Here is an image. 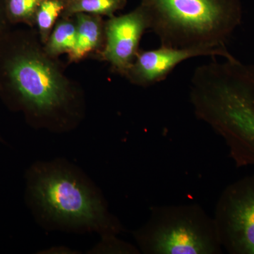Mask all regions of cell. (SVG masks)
<instances>
[{
    "mask_svg": "<svg viewBox=\"0 0 254 254\" xmlns=\"http://www.w3.org/2000/svg\"><path fill=\"white\" fill-rule=\"evenodd\" d=\"M43 0H6V14L11 24L23 23L35 28V18Z\"/></svg>",
    "mask_w": 254,
    "mask_h": 254,
    "instance_id": "13",
    "label": "cell"
},
{
    "mask_svg": "<svg viewBox=\"0 0 254 254\" xmlns=\"http://www.w3.org/2000/svg\"><path fill=\"white\" fill-rule=\"evenodd\" d=\"M42 210L50 218L73 226L95 228L114 235L121 230L98 195L69 172L48 168L38 173L32 187Z\"/></svg>",
    "mask_w": 254,
    "mask_h": 254,
    "instance_id": "4",
    "label": "cell"
},
{
    "mask_svg": "<svg viewBox=\"0 0 254 254\" xmlns=\"http://www.w3.org/2000/svg\"><path fill=\"white\" fill-rule=\"evenodd\" d=\"M213 218L223 250L254 254V173L224 190Z\"/></svg>",
    "mask_w": 254,
    "mask_h": 254,
    "instance_id": "5",
    "label": "cell"
},
{
    "mask_svg": "<svg viewBox=\"0 0 254 254\" xmlns=\"http://www.w3.org/2000/svg\"><path fill=\"white\" fill-rule=\"evenodd\" d=\"M227 147L237 166L254 165V110L239 124Z\"/></svg>",
    "mask_w": 254,
    "mask_h": 254,
    "instance_id": "9",
    "label": "cell"
},
{
    "mask_svg": "<svg viewBox=\"0 0 254 254\" xmlns=\"http://www.w3.org/2000/svg\"><path fill=\"white\" fill-rule=\"evenodd\" d=\"M150 29L148 12L140 4L127 14L105 20L104 48L96 59L109 64L113 72L125 76L140 51V42Z\"/></svg>",
    "mask_w": 254,
    "mask_h": 254,
    "instance_id": "6",
    "label": "cell"
},
{
    "mask_svg": "<svg viewBox=\"0 0 254 254\" xmlns=\"http://www.w3.org/2000/svg\"><path fill=\"white\" fill-rule=\"evenodd\" d=\"M199 56H222L226 58L223 53L216 50L165 46L154 50H140L136 60L124 77L136 86L149 87L165 80L182 62Z\"/></svg>",
    "mask_w": 254,
    "mask_h": 254,
    "instance_id": "7",
    "label": "cell"
},
{
    "mask_svg": "<svg viewBox=\"0 0 254 254\" xmlns=\"http://www.w3.org/2000/svg\"><path fill=\"white\" fill-rule=\"evenodd\" d=\"M0 95L42 126L68 128L83 115L81 86L46 53L35 28L0 39Z\"/></svg>",
    "mask_w": 254,
    "mask_h": 254,
    "instance_id": "1",
    "label": "cell"
},
{
    "mask_svg": "<svg viewBox=\"0 0 254 254\" xmlns=\"http://www.w3.org/2000/svg\"><path fill=\"white\" fill-rule=\"evenodd\" d=\"M68 0H43L37 9L35 28L43 45L48 41L57 21L61 17Z\"/></svg>",
    "mask_w": 254,
    "mask_h": 254,
    "instance_id": "12",
    "label": "cell"
},
{
    "mask_svg": "<svg viewBox=\"0 0 254 254\" xmlns=\"http://www.w3.org/2000/svg\"><path fill=\"white\" fill-rule=\"evenodd\" d=\"M76 41V25L73 16L60 17L43 48L52 58L59 59L61 55H68L72 51Z\"/></svg>",
    "mask_w": 254,
    "mask_h": 254,
    "instance_id": "10",
    "label": "cell"
},
{
    "mask_svg": "<svg viewBox=\"0 0 254 254\" xmlns=\"http://www.w3.org/2000/svg\"><path fill=\"white\" fill-rule=\"evenodd\" d=\"M76 25V41L67 55L68 64L78 63L90 57L96 58L104 48L105 20L103 16L80 13L73 16Z\"/></svg>",
    "mask_w": 254,
    "mask_h": 254,
    "instance_id": "8",
    "label": "cell"
},
{
    "mask_svg": "<svg viewBox=\"0 0 254 254\" xmlns=\"http://www.w3.org/2000/svg\"><path fill=\"white\" fill-rule=\"evenodd\" d=\"M148 254H221L216 224L196 203L153 207L148 221L135 233Z\"/></svg>",
    "mask_w": 254,
    "mask_h": 254,
    "instance_id": "3",
    "label": "cell"
},
{
    "mask_svg": "<svg viewBox=\"0 0 254 254\" xmlns=\"http://www.w3.org/2000/svg\"><path fill=\"white\" fill-rule=\"evenodd\" d=\"M11 26L6 14V0H0V39L11 31Z\"/></svg>",
    "mask_w": 254,
    "mask_h": 254,
    "instance_id": "14",
    "label": "cell"
},
{
    "mask_svg": "<svg viewBox=\"0 0 254 254\" xmlns=\"http://www.w3.org/2000/svg\"><path fill=\"white\" fill-rule=\"evenodd\" d=\"M127 2V0H68L61 17H72L83 13L110 18L123 9Z\"/></svg>",
    "mask_w": 254,
    "mask_h": 254,
    "instance_id": "11",
    "label": "cell"
},
{
    "mask_svg": "<svg viewBox=\"0 0 254 254\" xmlns=\"http://www.w3.org/2000/svg\"><path fill=\"white\" fill-rule=\"evenodd\" d=\"M150 30L161 46L216 50L234 58L225 48L240 24V0H141Z\"/></svg>",
    "mask_w": 254,
    "mask_h": 254,
    "instance_id": "2",
    "label": "cell"
}]
</instances>
